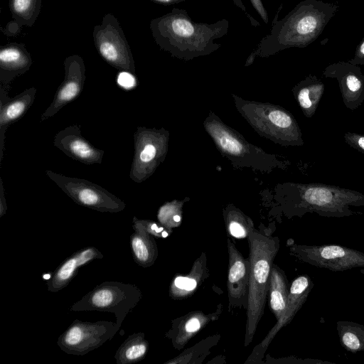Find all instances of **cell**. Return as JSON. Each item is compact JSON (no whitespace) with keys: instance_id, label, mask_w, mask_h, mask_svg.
Instances as JSON below:
<instances>
[{"instance_id":"1","label":"cell","mask_w":364,"mask_h":364,"mask_svg":"<svg viewBox=\"0 0 364 364\" xmlns=\"http://www.w3.org/2000/svg\"><path fill=\"white\" fill-rule=\"evenodd\" d=\"M228 28L226 18L213 23L195 22L186 10L178 8L150 22L152 36L160 48L185 60L217 50L221 44L215 40L225 36Z\"/></svg>"},{"instance_id":"2","label":"cell","mask_w":364,"mask_h":364,"mask_svg":"<svg viewBox=\"0 0 364 364\" xmlns=\"http://www.w3.org/2000/svg\"><path fill=\"white\" fill-rule=\"evenodd\" d=\"M250 273L248 287L245 346L252 341L263 315L269 289L271 268L278 252V237L252 228L247 236Z\"/></svg>"},{"instance_id":"3","label":"cell","mask_w":364,"mask_h":364,"mask_svg":"<svg viewBox=\"0 0 364 364\" xmlns=\"http://www.w3.org/2000/svg\"><path fill=\"white\" fill-rule=\"evenodd\" d=\"M286 201L292 213H315L323 217L352 215L353 207H364V194L357 191L319 183L284 185Z\"/></svg>"},{"instance_id":"4","label":"cell","mask_w":364,"mask_h":364,"mask_svg":"<svg viewBox=\"0 0 364 364\" xmlns=\"http://www.w3.org/2000/svg\"><path fill=\"white\" fill-rule=\"evenodd\" d=\"M141 297V290L134 284L116 281L105 282L72 305L70 311L112 313L115 316L118 331L127 315L134 309Z\"/></svg>"},{"instance_id":"5","label":"cell","mask_w":364,"mask_h":364,"mask_svg":"<svg viewBox=\"0 0 364 364\" xmlns=\"http://www.w3.org/2000/svg\"><path fill=\"white\" fill-rule=\"evenodd\" d=\"M318 20L302 6L298 7L281 21L273 22L270 32L261 39L253 53L257 56L269 57L292 46H298L314 33Z\"/></svg>"},{"instance_id":"6","label":"cell","mask_w":364,"mask_h":364,"mask_svg":"<svg viewBox=\"0 0 364 364\" xmlns=\"http://www.w3.org/2000/svg\"><path fill=\"white\" fill-rule=\"evenodd\" d=\"M95 48L110 65L121 71L135 74L132 50L118 20L111 14L104 16L92 33Z\"/></svg>"},{"instance_id":"7","label":"cell","mask_w":364,"mask_h":364,"mask_svg":"<svg viewBox=\"0 0 364 364\" xmlns=\"http://www.w3.org/2000/svg\"><path fill=\"white\" fill-rule=\"evenodd\" d=\"M46 175L76 203L97 210L107 213L122 211L125 203L102 186L86 179L66 176L52 171Z\"/></svg>"},{"instance_id":"8","label":"cell","mask_w":364,"mask_h":364,"mask_svg":"<svg viewBox=\"0 0 364 364\" xmlns=\"http://www.w3.org/2000/svg\"><path fill=\"white\" fill-rule=\"evenodd\" d=\"M117 332L115 323L111 321L75 319L58 337L57 344L68 354L83 355L111 340Z\"/></svg>"},{"instance_id":"9","label":"cell","mask_w":364,"mask_h":364,"mask_svg":"<svg viewBox=\"0 0 364 364\" xmlns=\"http://www.w3.org/2000/svg\"><path fill=\"white\" fill-rule=\"evenodd\" d=\"M291 253L301 261L331 271L364 267V253L338 245H292Z\"/></svg>"},{"instance_id":"10","label":"cell","mask_w":364,"mask_h":364,"mask_svg":"<svg viewBox=\"0 0 364 364\" xmlns=\"http://www.w3.org/2000/svg\"><path fill=\"white\" fill-rule=\"evenodd\" d=\"M134 154L129 172L136 183L147 179L165 154L166 136L161 130L139 127L134 134Z\"/></svg>"},{"instance_id":"11","label":"cell","mask_w":364,"mask_h":364,"mask_svg":"<svg viewBox=\"0 0 364 364\" xmlns=\"http://www.w3.org/2000/svg\"><path fill=\"white\" fill-rule=\"evenodd\" d=\"M65 77L58 87L53 100L41 117L43 121L55 114L65 105L75 100L82 92L85 81V66L78 55L67 57L63 63Z\"/></svg>"},{"instance_id":"12","label":"cell","mask_w":364,"mask_h":364,"mask_svg":"<svg viewBox=\"0 0 364 364\" xmlns=\"http://www.w3.org/2000/svg\"><path fill=\"white\" fill-rule=\"evenodd\" d=\"M314 285L308 275L299 276L292 282L289 288L284 314L277 320L276 324L269 331L264 339L255 348L250 359H256L259 355L264 353L278 331L290 323L298 311L301 308Z\"/></svg>"},{"instance_id":"13","label":"cell","mask_w":364,"mask_h":364,"mask_svg":"<svg viewBox=\"0 0 364 364\" xmlns=\"http://www.w3.org/2000/svg\"><path fill=\"white\" fill-rule=\"evenodd\" d=\"M53 144L68 156L85 164H102L105 154L97 149L81 134V128L70 125L58 132Z\"/></svg>"},{"instance_id":"14","label":"cell","mask_w":364,"mask_h":364,"mask_svg":"<svg viewBox=\"0 0 364 364\" xmlns=\"http://www.w3.org/2000/svg\"><path fill=\"white\" fill-rule=\"evenodd\" d=\"M228 247L229 308L232 306H242L247 308L250 273V259L245 258L230 239L228 240Z\"/></svg>"},{"instance_id":"15","label":"cell","mask_w":364,"mask_h":364,"mask_svg":"<svg viewBox=\"0 0 364 364\" xmlns=\"http://www.w3.org/2000/svg\"><path fill=\"white\" fill-rule=\"evenodd\" d=\"M336 77L339 84L344 105L350 110L358 109L364 102V76L359 69L346 65L333 66L324 73Z\"/></svg>"},{"instance_id":"16","label":"cell","mask_w":364,"mask_h":364,"mask_svg":"<svg viewBox=\"0 0 364 364\" xmlns=\"http://www.w3.org/2000/svg\"><path fill=\"white\" fill-rule=\"evenodd\" d=\"M103 255L95 247L82 248L66 258L53 272L47 282L48 290L57 292L65 288L77 274L79 269Z\"/></svg>"},{"instance_id":"17","label":"cell","mask_w":364,"mask_h":364,"mask_svg":"<svg viewBox=\"0 0 364 364\" xmlns=\"http://www.w3.org/2000/svg\"><path fill=\"white\" fill-rule=\"evenodd\" d=\"M32 64L29 52L22 44L9 43L0 49V81L6 85L28 71Z\"/></svg>"},{"instance_id":"18","label":"cell","mask_w":364,"mask_h":364,"mask_svg":"<svg viewBox=\"0 0 364 364\" xmlns=\"http://www.w3.org/2000/svg\"><path fill=\"white\" fill-rule=\"evenodd\" d=\"M36 89L34 87L26 89L14 97L7 98L0 105L1 151L3 152L4 134L7 127L21 118L34 102Z\"/></svg>"},{"instance_id":"19","label":"cell","mask_w":364,"mask_h":364,"mask_svg":"<svg viewBox=\"0 0 364 364\" xmlns=\"http://www.w3.org/2000/svg\"><path fill=\"white\" fill-rule=\"evenodd\" d=\"M134 232L130 236V247L136 263L142 267L151 266L158 255L157 247L151 235L133 220Z\"/></svg>"},{"instance_id":"20","label":"cell","mask_w":364,"mask_h":364,"mask_svg":"<svg viewBox=\"0 0 364 364\" xmlns=\"http://www.w3.org/2000/svg\"><path fill=\"white\" fill-rule=\"evenodd\" d=\"M324 84L315 76L306 77L292 90L304 114L312 117L324 93Z\"/></svg>"},{"instance_id":"21","label":"cell","mask_w":364,"mask_h":364,"mask_svg":"<svg viewBox=\"0 0 364 364\" xmlns=\"http://www.w3.org/2000/svg\"><path fill=\"white\" fill-rule=\"evenodd\" d=\"M289 291L288 281L284 272L277 265L272 264L268 292L269 306L277 320L284 314Z\"/></svg>"},{"instance_id":"22","label":"cell","mask_w":364,"mask_h":364,"mask_svg":"<svg viewBox=\"0 0 364 364\" xmlns=\"http://www.w3.org/2000/svg\"><path fill=\"white\" fill-rule=\"evenodd\" d=\"M149 348L144 333H134L118 348L114 355L117 364H131L144 359Z\"/></svg>"},{"instance_id":"23","label":"cell","mask_w":364,"mask_h":364,"mask_svg":"<svg viewBox=\"0 0 364 364\" xmlns=\"http://www.w3.org/2000/svg\"><path fill=\"white\" fill-rule=\"evenodd\" d=\"M337 331L341 344L351 353L364 350V325L350 322L338 321Z\"/></svg>"},{"instance_id":"24","label":"cell","mask_w":364,"mask_h":364,"mask_svg":"<svg viewBox=\"0 0 364 364\" xmlns=\"http://www.w3.org/2000/svg\"><path fill=\"white\" fill-rule=\"evenodd\" d=\"M42 0H9L11 16L18 26H32L41 12Z\"/></svg>"},{"instance_id":"25","label":"cell","mask_w":364,"mask_h":364,"mask_svg":"<svg viewBox=\"0 0 364 364\" xmlns=\"http://www.w3.org/2000/svg\"><path fill=\"white\" fill-rule=\"evenodd\" d=\"M230 234L236 238H245L248 236L252 225H247V223L242 222L239 218H230L227 222Z\"/></svg>"},{"instance_id":"26","label":"cell","mask_w":364,"mask_h":364,"mask_svg":"<svg viewBox=\"0 0 364 364\" xmlns=\"http://www.w3.org/2000/svg\"><path fill=\"white\" fill-rule=\"evenodd\" d=\"M133 220L139 223L142 228L151 235L160 237H166L168 235V232L164 230V228L163 226L159 225L154 221L140 220L136 217H134Z\"/></svg>"},{"instance_id":"27","label":"cell","mask_w":364,"mask_h":364,"mask_svg":"<svg viewBox=\"0 0 364 364\" xmlns=\"http://www.w3.org/2000/svg\"><path fill=\"white\" fill-rule=\"evenodd\" d=\"M344 140L350 147L364 154V134L348 132L344 134Z\"/></svg>"},{"instance_id":"28","label":"cell","mask_w":364,"mask_h":364,"mask_svg":"<svg viewBox=\"0 0 364 364\" xmlns=\"http://www.w3.org/2000/svg\"><path fill=\"white\" fill-rule=\"evenodd\" d=\"M117 83L124 89H132L136 85V80L134 74L122 71L117 77Z\"/></svg>"},{"instance_id":"29","label":"cell","mask_w":364,"mask_h":364,"mask_svg":"<svg viewBox=\"0 0 364 364\" xmlns=\"http://www.w3.org/2000/svg\"><path fill=\"white\" fill-rule=\"evenodd\" d=\"M173 284L177 288L188 291H193L197 286V282L194 279L185 277H177L174 279Z\"/></svg>"},{"instance_id":"30","label":"cell","mask_w":364,"mask_h":364,"mask_svg":"<svg viewBox=\"0 0 364 364\" xmlns=\"http://www.w3.org/2000/svg\"><path fill=\"white\" fill-rule=\"evenodd\" d=\"M252 6L256 10V11L258 13L262 21L265 23H269V17L267 12V10L265 9L262 0H250Z\"/></svg>"},{"instance_id":"31","label":"cell","mask_w":364,"mask_h":364,"mask_svg":"<svg viewBox=\"0 0 364 364\" xmlns=\"http://www.w3.org/2000/svg\"><path fill=\"white\" fill-rule=\"evenodd\" d=\"M201 324L200 320L196 318H192L187 321L185 324L184 329L187 333H194L199 330Z\"/></svg>"},{"instance_id":"32","label":"cell","mask_w":364,"mask_h":364,"mask_svg":"<svg viewBox=\"0 0 364 364\" xmlns=\"http://www.w3.org/2000/svg\"><path fill=\"white\" fill-rule=\"evenodd\" d=\"M7 210V206L6 203V199L4 198V192L2 184V181L1 180V204H0V217H2Z\"/></svg>"},{"instance_id":"33","label":"cell","mask_w":364,"mask_h":364,"mask_svg":"<svg viewBox=\"0 0 364 364\" xmlns=\"http://www.w3.org/2000/svg\"><path fill=\"white\" fill-rule=\"evenodd\" d=\"M155 3L160 4H164V5H173L176 4H178L183 1H185L186 0H151Z\"/></svg>"},{"instance_id":"34","label":"cell","mask_w":364,"mask_h":364,"mask_svg":"<svg viewBox=\"0 0 364 364\" xmlns=\"http://www.w3.org/2000/svg\"><path fill=\"white\" fill-rule=\"evenodd\" d=\"M233 1V3L234 4L237 6L238 8H240V9H242V11L245 14L247 13V10H246V8L244 5V4L242 3V0H232Z\"/></svg>"},{"instance_id":"35","label":"cell","mask_w":364,"mask_h":364,"mask_svg":"<svg viewBox=\"0 0 364 364\" xmlns=\"http://www.w3.org/2000/svg\"><path fill=\"white\" fill-rule=\"evenodd\" d=\"M245 15L249 18L250 20L251 24L254 26H259L260 24L258 21H257L253 17H252L248 13H245Z\"/></svg>"},{"instance_id":"36","label":"cell","mask_w":364,"mask_h":364,"mask_svg":"<svg viewBox=\"0 0 364 364\" xmlns=\"http://www.w3.org/2000/svg\"><path fill=\"white\" fill-rule=\"evenodd\" d=\"M173 220L175 221V222H180L181 220V217L178 215H175L173 216Z\"/></svg>"},{"instance_id":"37","label":"cell","mask_w":364,"mask_h":364,"mask_svg":"<svg viewBox=\"0 0 364 364\" xmlns=\"http://www.w3.org/2000/svg\"><path fill=\"white\" fill-rule=\"evenodd\" d=\"M360 53L362 55L364 56V42L361 44L360 48Z\"/></svg>"}]
</instances>
